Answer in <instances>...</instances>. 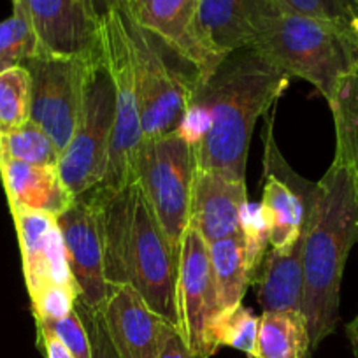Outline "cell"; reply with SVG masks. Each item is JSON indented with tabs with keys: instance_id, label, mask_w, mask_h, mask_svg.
<instances>
[{
	"instance_id": "cell-29",
	"label": "cell",
	"mask_w": 358,
	"mask_h": 358,
	"mask_svg": "<svg viewBox=\"0 0 358 358\" xmlns=\"http://www.w3.org/2000/svg\"><path fill=\"white\" fill-rule=\"evenodd\" d=\"M287 11L358 32V0H281Z\"/></svg>"
},
{
	"instance_id": "cell-17",
	"label": "cell",
	"mask_w": 358,
	"mask_h": 358,
	"mask_svg": "<svg viewBox=\"0 0 358 358\" xmlns=\"http://www.w3.org/2000/svg\"><path fill=\"white\" fill-rule=\"evenodd\" d=\"M246 202V181L197 169L192 187L190 225L208 244L239 236L241 209Z\"/></svg>"
},
{
	"instance_id": "cell-7",
	"label": "cell",
	"mask_w": 358,
	"mask_h": 358,
	"mask_svg": "<svg viewBox=\"0 0 358 358\" xmlns=\"http://www.w3.org/2000/svg\"><path fill=\"white\" fill-rule=\"evenodd\" d=\"M102 58L115 86V130L108 167L101 187L122 190L136 183V162L143 143L139 101H137L136 71L129 32L123 22L118 2H113L108 15L99 22Z\"/></svg>"
},
{
	"instance_id": "cell-31",
	"label": "cell",
	"mask_w": 358,
	"mask_h": 358,
	"mask_svg": "<svg viewBox=\"0 0 358 358\" xmlns=\"http://www.w3.org/2000/svg\"><path fill=\"white\" fill-rule=\"evenodd\" d=\"M76 301L78 294L74 288L58 287V285L46 287L36 297L30 299L36 322H55L65 318L76 308Z\"/></svg>"
},
{
	"instance_id": "cell-11",
	"label": "cell",
	"mask_w": 358,
	"mask_h": 358,
	"mask_svg": "<svg viewBox=\"0 0 358 358\" xmlns=\"http://www.w3.org/2000/svg\"><path fill=\"white\" fill-rule=\"evenodd\" d=\"M283 11L281 0H199L197 37L213 69L234 51L253 46Z\"/></svg>"
},
{
	"instance_id": "cell-14",
	"label": "cell",
	"mask_w": 358,
	"mask_h": 358,
	"mask_svg": "<svg viewBox=\"0 0 358 358\" xmlns=\"http://www.w3.org/2000/svg\"><path fill=\"white\" fill-rule=\"evenodd\" d=\"M16 4L29 15L41 51L72 58L101 55L99 23L86 15L79 0H18Z\"/></svg>"
},
{
	"instance_id": "cell-24",
	"label": "cell",
	"mask_w": 358,
	"mask_h": 358,
	"mask_svg": "<svg viewBox=\"0 0 358 358\" xmlns=\"http://www.w3.org/2000/svg\"><path fill=\"white\" fill-rule=\"evenodd\" d=\"M32 78L23 65L0 72V134H8L30 122Z\"/></svg>"
},
{
	"instance_id": "cell-35",
	"label": "cell",
	"mask_w": 358,
	"mask_h": 358,
	"mask_svg": "<svg viewBox=\"0 0 358 358\" xmlns=\"http://www.w3.org/2000/svg\"><path fill=\"white\" fill-rule=\"evenodd\" d=\"M79 2H81L86 15L94 20L95 23H99L106 15H108L115 0H79Z\"/></svg>"
},
{
	"instance_id": "cell-2",
	"label": "cell",
	"mask_w": 358,
	"mask_h": 358,
	"mask_svg": "<svg viewBox=\"0 0 358 358\" xmlns=\"http://www.w3.org/2000/svg\"><path fill=\"white\" fill-rule=\"evenodd\" d=\"M101 227L104 273L109 287L132 285L148 308L176 329L178 260L139 183L122 190L86 192Z\"/></svg>"
},
{
	"instance_id": "cell-12",
	"label": "cell",
	"mask_w": 358,
	"mask_h": 358,
	"mask_svg": "<svg viewBox=\"0 0 358 358\" xmlns=\"http://www.w3.org/2000/svg\"><path fill=\"white\" fill-rule=\"evenodd\" d=\"M64 237L65 253L72 280L78 290V304L92 313L104 308L109 295V285L104 273L101 227L97 211L86 195L76 197L74 202L57 216Z\"/></svg>"
},
{
	"instance_id": "cell-3",
	"label": "cell",
	"mask_w": 358,
	"mask_h": 358,
	"mask_svg": "<svg viewBox=\"0 0 358 358\" xmlns=\"http://www.w3.org/2000/svg\"><path fill=\"white\" fill-rule=\"evenodd\" d=\"M358 243V183L350 165L336 155L311 192L304 223V295L311 350L336 330L341 281L351 248Z\"/></svg>"
},
{
	"instance_id": "cell-26",
	"label": "cell",
	"mask_w": 358,
	"mask_h": 358,
	"mask_svg": "<svg viewBox=\"0 0 358 358\" xmlns=\"http://www.w3.org/2000/svg\"><path fill=\"white\" fill-rule=\"evenodd\" d=\"M0 155L34 165H58L60 158L53 141L32 120L20 129L0 134Z\"/></svg>"
},
{
	"instance_id": "cell-18",
	"label": "cell",
	"mask_w": 358,
	"mask_h": 358,
	"mask_svg": "<svg viewBox=\"0 0 358 358\" xmlns=\"http://www.w3.org/2000/svg\"><path fill=\"white\" fill-rule=\"evenodd\" d=\"M0 169L11 209L48 213L57 218L74 202L58 165H34L0 155Z\"/></svg>"
},
{
	"instance_id": "cell-20",
	"label": "cell",
	"mask_w": 358,
	"mask_h": 358,
	"mask_svg": "<svg viewBox=\"0 0 358 358\" xmlns=\"http://www.w3.org/2000/svg\"><path fill=\"white\" fill-rule=\"evenodd\" d=\"M304 232L287 251H267L257 280V299L264 311H302L304 295Z\"/></svg>"
},
{
	"instance_id": "cell-10",
	"label": "cell",
	"mask_w": 358,
	"mask_h": 358,
	"mask_svg": "<svg viewBox=\"0 0 358 358\" xmlns=\"http://www.w3.org/2000/svg\"><path fill=\"white\" fill-rule=\"evenodd\" d=\"M90 60L94 58L58 57L39 51L22 64L32 78L30 120L48 134L58 153L69 146L74 136Z\"/></svg>"
},
{
	"instance_id": "cell-30",
	"label": "cell",
	"mask_w": 358,
	"mask_h": 358,
	"mask_svg": "<svg viewBox=\"0 0 358 358\" xmlns=\"http://www.w3.org/2000/svg\"><path fill=\"white\" fill-rule=\"evenodd\" d=\"M37 325L51 330L74 358H92V343H90L88 330L76 308L65 318L55 320V322H37Z\"/></svg>"
},
{
	"instance_id": "cell-9",
	"label": "cell",
	"mask_w": 358,
	"mask_h": 358,
	"mask_svg": "<svg viewBox=\"0 0 358 358\" xmlns=\"http://www.w3.org/2000/svg\"><path fill=\"white\" fill-rule=\"evenodd\" d=\"M220 313L209 244L188 225L176 271V330L195 358H209L218 351L213 327Z\"/></svg>"
},
{
	"instance_id": "cell-21",
	"label": "cell",
	"mask_w": 358,
	"mask_h": 358,
	"mask_svg": "<svg viewBox=\"0 0 358 358\" xmlns=\"http://www.w3.org/2000/svg\"><path fill=\"white\" fill-rule=\"evenodd\" d=\"M308 320L302 311H264L258 320L253 358H308Z\"/></svg>"
},
{
	"instance_id": "cell-15",
	"label": "cell",
	"mask_w": 358,
	"mask_h": 358,
	"mask_svg": "<svg viewBox=\"0 0 358 358\" xmlns=\"http://www.w3.org/2000/svg\"><path fill=\"white\" fill-rule=\"evenodd\" d=\"M101 318L118 358H158L162 322L132 285L109 287Z\"/></svg>"
},
{
	"instance_id": "cell-19",
	"label": "cell",
	"mask_w": 358,
	"mask_h": 358,
	"mask_svg": "<svg viewBox=\"0 0 358 358\" xmlns=\"http://www.w3.org/2000/svg\"><path fill=\"white\" fill-rule=\"evenodd\" d=\"M315 185L297 178L285 181L280 174L267 171L260 209L268 229V244L278 251H287L301 239L308 218V204Z\"/></svg>"
},
{
	"instance_id": "cell-25",
	"label": "cell",
	"mask_w": 358,
	"mask_h": 358,
	"mask_svg": "<svg viewBox=\"0 0 358 358\" xmlns=\"http://www.w3.org/2000/svg\"><path fill=\"white\" fill-rule=\"evenodd\" d=\"M39 51V39L29 15L22 6L15 4L13 15L0 22V72L22 65Z\"/></svg>"
},
{
	"instance_id": "cell-27",
	"label": "cell",
	"mask_w": 358,
	"mask_h": 358,
	"mask_svg": "<svg viewBox=\"0 0 358 358\" xmlns=\"http://www.w3.org/2000/svg\"><path fill=\"white\" fill-rule=\"evenodd\" d=\"M258 320L260 316H255V313L243 304L229 313H220L213 327V343L216 344V348L229 346L253 358Z\"/></svg>"
},
{
	"instance_id": "cell-1",
	"label": "cell",
	"mask_w": 358,
	"mask_h": 358,
	"mask_svg": "<svg viewBox=\"0 0 358 358\" xmlns=\"http://www.w3.org/2000/svg\"><path fill=\"white\" fill-rule=\"evenodd\" d=\"M290 76L260 53L243 48L201 79L178 130L195 155L199 171L246 181V162L258 118L287 90Z\"/></svg>"
},
{
	"instance_id": "cell-4",
	"label": "cell",
	"mask_w": 358,
	"mask_h": 358,
	"mask_svg": "<svg viewBox=\"0 0 358 358\" xmlns=\"http://www.w3.org/2000/svg\"><path fill=\"white\" fill-rule=\"evenodd\" d=\"M251 50L288 76L311 83L327 102L341 83L358 72V32L283 11L264 29Z\"/></svg>"
},
{
	"instance_id": "cell-38",
	"label": "cell",
	"mask_w": 358,
	"mask_h": 358,
	"mask_svg": "<svg viewBox=\"0 0 358 358\" xmlns=\"http://www.w3.org/2000/svg\"><path fill=\"white\" fill-rule=\"evenodd\" d=\"M0 178H2V169H0Z\"/></svg>"
},
{
	"instance_id": "cell-32",
	"label": "cell",
	"mask_w": 358,
	"mask_h": 358,
	"mask_svg": "<svg viewBox=\"0 0 358 358\" xmlns=\"http://www.w3.org/2000/svg\"><path fill=\"white\" fill-rule=\"evenodd\" d=\"M76 309H78V313L81 315L83 322H85L86 325V330H88L90 343H92V358H118V355L113 350L108 332H106L104 329L101 313L88 311V309L81 308L78 302H76Z\"/></svg>"
},
{
	"instance_id": "cell-28",
	"label": "cell",
	"mask_w": 358,
	"mask_h": 358,
	"mask_svg": "<svg viewBox=\"0 0 358 358\" xmlns=\"http://www.w3.org/2000/svg\"><path fill=\"white\" fill-rule=\"evenodd\" d=\"M241 237L244 248V264L250 285L257 283L262 264L268 251V229L262 215L260 204L248 201L241 209Z\"/></svg>"
},
{
	"instance_id": "cell-23",
	"label": "cell",
	"mask_w": 358,
	"mask_h": 358,
	"mask_svg": "<svg viewBox=\"0 0 358 358\" xmlns=\"http://www.w3.org/2000/svg\"><path fill=\"white\" fill-rule=\"evenodd\" d=\"M329 106L336 125V155L350 165L358 183V72L341 83Z\"/></svg>"
},
{
	"instance_id": "cell-36",
	"label": "cell",
	"mask_w": 358,
	"mask_h": 358,
	"mask_svg": "<svg viewBox=\"0 0 358 358\" xmlns=\"http://www.w3.org/2000/svg\"><path fill=\"white\" fill-rule=\"evenodd\" d=\"M346 332H348V337H350V343H351V348H353V353L357 355V358H358V315L355 316L353 322L348 325Z\"/></svg>"
},
{
	"instance_id": "cell-5",
	"label": "cell",
	"mask_w": 358,
	"mask_h": 358,
	"mask_svg": "<svg viewBox=\"0 0 358 358\" xmlns=\"http://www.w3.org/2000/svg\"><path fill=\"white\" fill-rule=\"evenodd\" d=\"M129 32L136 71L137 101L144 139H155L176 134L187 116L197 86V72L181 71L172 65L176 51L143 29L116 0Z\"/></svg>"
},
{
	"instance_id": "cell-8",
	"label": "cell",
	"mask_w": 358,
	"mask_h": 358,
	"mask_svg": "<svg viewBox=\"0 0 358 358\" xmlns=\"http://www.w3.org/2000/svg\"><path fill=\"white\" fill-rule=\"evenodd\" d=\"M195 171L194 150L179 132L141 143L136 181L143 188L176 260H179L181 243L190 225Z\"/></svg>"
},
{
	"instance_id": "cell-34",
	"label": "cell",
	"mask_w": 358,
	"mask_h": 358,
	"mask_svg": "<svg viewBox=\"0 0 358 358\" xmlns=\"http://www.w3.org/2000/svg\"><path fill=\"white\" fill-rule=\"evenodd\" d=\"M37 336H39V343L46 353V358H74L71 351L64 346V343L46 327L37 325Z\"/></svg>"
},
{
	"instance_id": "cell-13",
	"label": "cell",
	"mask_w": 358,
	"mask_h": 358,
	"mask_svg": "<svg viewBox=\"0 0 358 358\" xmlns=\"http://www.w3.org/2000/svg\"><path fill=\"white\" fill-rule=\"evenodd\" d=\"M11 215L22 248L23 276L30 299L53 285L76 290L57 218L48 213L18 208H13Z\"/></svg>"
},
{
	"instance_id": "cell-22",
	"label": "cell",
	"mask_w": 358,
	"mask_h": 358,
	"mask_svg": "<svg viewBox=\"0 0 358 358\" xmlns=\"http://www.w3.org/2000/svg\"><path fill=\"white\" fill-rule=\"evenodd\" d=\"M209 257H211L220 309L222 313H229L243 304L246 288L250 287L241 234L209 244Z\"/></svg>"
},
{
	"instance_id": "cell-16",
	"label": "cell",
	"mask_w": 358,
	"mask_h": 358,
	"mask_svg": "<svg viewBox=\"0 0 358 358\" xmlns=\"http://www.w3.org/2000/svg\"><path fill=\"white\" fill-rule=\"evenodd\" d=\"M143 29L164 39L179 57L190 62L204 79L213 69L197 37L199 0H120Z\"/></svg>"
},
{
	"instance_id": "cell-37",
	"label": "cell",
	"mask_w": 358,
	"mask_h": 358,
	"mask_svg": "<svg viewBox=\"0 0 358 358\" xmlns=\"http://www.w3.org/2000/svg\"><path fill=\"white\" fill-rule=\"evenodd\" d=\"M16 2H18V0H11V4H16Z\"/></svg>"
},
{
	"instance_id": "cell-33",
	"label": "cell",
	"mask_w": 358,
	"mask_h": 358,
	"mask_svg": "<svg viewBox=\"0 0 358 358\" xmlns=\"http://www.w3.org/2000/svg\"><path fill=\"white\" fill-rule=\"evenodd\" d=\"M158 358H195L179 337L178 330L169 323H164L162 327V343H160V355Z\"/></svg>"
},
{
	"instance_id": "cell-6",
	"label": "cell",
	"mask_w": 358,
	"mask_h": 358,
	"mask_svg": "<svg viewBox=\"0 0 358 358\" xmlns=\"http://www.w3.org/2000/svg\"><path fill=\"white\" fill-rule=\"evenodd\" d=\"M115 118V86L101 53L86 65L74 136L58 158L62 181L74 197H81L102 183Z\"/></svg>"
}]
</instances>
